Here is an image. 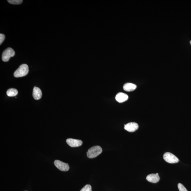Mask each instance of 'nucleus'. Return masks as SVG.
I'll return each instance as SVG.
<instances>
[{
	"label": "nucleus",
	"mask_w": 191,
	"mask_h": 191,
	"mask_svg": "<svg viewBox=\"0 0 191 191\" xmlns=\"http://www.w3.org/2000/svg\"><path fill=\"white\" fill-rule=\"evenodd\" d=\"M29 72L28 66L23 64L21 65L14 72V76L16 78L22 77L26 76Z\"/></svg>",
	"instance_id": "f257e3e1"
},
{
	"label": "nucleus",
	"mask_w": 191,
	"mask_h": 191,
	"mask_svg": "<svg viewBox=\"0 0 191 191\" xmlns=\"http://www.w3.org/2000/svg\"><path fill=\"white\" fill-rule=\"evenodd\" d=\"M102 148L99 146H95L91 147L88 150L87 155L88 158L92 159L96 158L102 153Z\"/></svg>",
	"instance_id": "f03ea898"
},
{
	"label": "nucleus",
	"mask_w": 191,
	"mask_h": 191,
	"mask_svg": "<svg viewBox=\"0 0 191 191\" xmlns=\"http://www.w3.org/2000/svg\"><path fill=\"white\" fill-rule=\"evenodd\" d=\"M15 55V51L12 48H9L5 50L2 54V60L3 61H8L11 57Z\"/></svg>",
	"instance_id": "7ed1b4c3"
},
{
	"label": "nucleus",
	"mask_w": 191,
	"mask_h": 191,
	"mask_svg": "<svg viewBox=\"0 0 191 191\" xmlns=\"http://www.w3.org/2000/svg\"><path fill=\"white\" fill-rule=\"evenodd\" d=\"M163 158L165 161L170 163H177L179 161L175 155L170 152H165L163 155Z\"/></svg>",
	"instance_id": "20e7f679"
},
{
	"label": "nucleus",
	"mask_w": 191,
	"mask_h": 191,
	"mask_svg": "<svg viewBox=\"0 0 191 191\" xmlns=\"http://www.w3.org/2000/svg\"><path fill=\"white\" fill-rule=\"evenodd\" d=\"M54 165L58 169L62 171H67L70 169V167L68 163L59 160H56L54 161Z\"/></svg>",
	"instance_id": "39448f33"
},
{
	"label": "nucleus",
	"mask_w": 191,
	"mask_h": 191,
	"mask_svg": "<svg viewBox=\"0 0 191 191\" xmlns=\"http://www.w3.org/2000/svg\"><path fill=\"white\" fill-rule=\"evenodd\" d=\"M66 142L69 146L72 147L81 146L83 144V142L81 140L72 139H67Z\"/></svg>",
	"instance_id": "423d86ee"
},
{
	"label": "nucleus",
	"mask_w": 191,
	"mask_h": 191,
	"mask_svg": "<svg viewBox=\"0 0 191 191\" xmlns=\"http://www.w3.org/2000/svg\"><path fill=\"white\" fill-rule=\"evenodd\" d=\"M139 125L137 123L131 122L125 125L124 128L126 130L129 132H132L137 130L139 128Z\"/></svg>",
	"instance_id": "0eeeda50"
},
{
	"label": "nucleus",
	"mask_w": 191,
	"mask_h": 191,
	"mask_svg": "<svg viewBox=\"0 0 191 191\" xmlns=\"http://www.w3.org/2000/svg\"><path fill=\"white\" fill-rule=\"evenodd\" d=\"M146 179L148 182L152 183L158 182L160 180V177L159 176V173L155 174H149L147 177Z\"/></svg>",
	"instance_id": "6e6552de"
},
{
	"label": "nucleus",
	"mask_w": 191,
	"mask_h": 191,
	"mask_svg": "<svg viewBox=\"0 0 191 191\" xmlns=\"http://www.w3.org/2000/svg\"><path fill=\"white\" fill-rule=\"evenodd\" d=\"M128 99L127 94L122 92H119L117 94L115 99L119 103H123L126 101Z\"/></svg>",
	"instance_id": "1a4fd4ad"
},
{
	"label": "nucleus",
	"mask_w": 191,
	"mask_h": 191,
	"mask_svg": "<svg viewBox=\"0 0 191 191\" xmlns=\"http://www.w3.org/2000/svg\"><path fill=\"white\" fill-rule=\"evenodd\" d=\"M42 92L39 88L35 87L34 88L33 92V96L36 100H39L42 97Z\"/></svg>",
	"instance_id": "9d476101"
},
{
	"label": "nucleus",
	"mask_w": 191,
	"mask_h": 191,
	"mask_svg": "<svg viewBox=\"0 0 191 191\" xmlns=\"http://www.w3.org/2000/svg\"><path fill=\"white\" fill-rule=\"evenodd\" d=\"M137 88L135 84L131 83H127L123 86V89L127 92H131Z\"/></svg>",
	"instance_id": "9b49d317"
},
{
	"label": "nucleus",
	"mask_w": 191,
	"mask_h": 191,
	"mask_svg": "<svg viewBox=\"0 0 191 191\" xmlns=\"http://www.w3.org/2000/svg\"><path fill=\"white\" fill-rule=\"evenodd\" d=\"M18 93V91L17 89L12 88L8 90L6 94L9 97H14L17 95Z\"/></svg>",
	"instance_id": "f8f14e48"
},
{
	"label": "nucleus",
	"mask_w": 191,
	"mask_h": 191,
	"mask_svg": "<svg viewBox=\"0 0 191 191\" xmlns=\"http://www.w3.org/2000/svg\"><path fill=\"white\" fill-rule=\"evenodd\" d=\"M8 1L11 4L18 5L21 4L23 2V1L22 0H8Z\"/></svg>",
	"instance_id": "ddd939ff"
},
{
	"label": "nucleus",
	"mask_w": 191,
	"mask_h": 191,
	"mask_svg": "<svg viewBox=\"0 0 191 191\" xmlns=\"http://www.w3.org/2000/svg\"><path fill=\"white\" fill-rule=\"evenodd\" d=\"M80 191H92V188L89 184L85 186Z\"/></svg>",
	"instance_id": "4468645a"
},
{
	"label": "nucleus",
	"mask_w": 191,
	"mask_h": 191,
	"mask_svg": "<svg viewBox=\"0 0 191 191\" xmlns=\"http://www.w3.org/2000/svg\"><path fill=\"white\" fill-rule=\"evenodd\" d=\"M178 188L179 189V191H188L186 189L184 186L182 184L179 183L178 184Z\"/></svg>",
	"instance_id": "2eb2a0df"
},
{
	"label": "nucleus",
	"mask_w": 191,
	"mask_h": 191,
	"mask_svg": "<svg viewBox=\"0 0 191 191\" xmlns=\"http://www.w3.org/2000/svg\"><path fill=\"white\" fill-rule=\"evenodd\" d=\"M5 39V36L3 34H0V45H1Z\"/></svg>",
	"instance_id": "dca6fc26"
},
{
	"label": "nucleus",
	"mask_w": 191,
	"mask_h": 191,
	"mask_svg": "<svg viewBox=\"0 0 191 191\" xmlns=\"http://www.w3.org/2000/svg\"><path fill=\"white\" fill-rule=\"evenodd\" d=\"M190 44L191 45V41H190Z\"/></svg>",
	"instance_id": "f3484780"
},
{
	"label": "nucleus",
	"mask_w": 191,
	"mask_h": 191,
	"mask_svg": "<svg viewBox=\"0 0 191 191\" xmlns=\"http://www.w3.org/2000/svg\"></svg>",
	"instance_id": "a211bd4d"
}]
</instances>
